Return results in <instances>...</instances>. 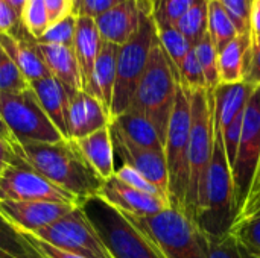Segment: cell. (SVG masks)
<instances>
[{
  "mask_svg": "<svg viewBox=\"0 0 260 258\" xmlns=\"http://www.w3.org/2000/svg\"><path fill=\"white\" fill-rule=\"evenodd\" d=\"M17 155L35 172L56 187L72 195L79 205L96 198L104 179L88 164L75 140L62 138L55 143H18Z\"/></svg>",
  "mask_w": 260,
  "mask_h": 258,
  "instance_id": "6da1fadb",
  "label": "cell"
},
{
  "mask_svg": "<svg viewBox=\"0 0 260 258\" xmlns=\"http://www.w3.org/2000/svg\"><path fill=\"white\" fill-rule=\"evenodd\" d=\"M238 217L235 182L232 167L225 154L222 137L215 131V146L209 173L206 178L203 202L195 224L212 239L229 236Z\"/></svg>",
  "mask_w": 260,
  "mask_h": 258,
  "instance_id": "7a4b0ae2",
  "label": "cell"
},
{
  "mask_svg": "<svg viewBox=\"0 0 260 258\" xmlns=\"http://www.w3.org/2000/svg\"><path fill=\"white\" fill-rule=\"evenodd\" d=\"M187 93L190 99V141L186 213L195 222L201 208L206 178L213 155L215 120L210 90H187Z\"/></svg>",
  "mask_w": 260,
  "mask_h": 258,
  "instance_id": "3957f363",
  "label": "cell"
},
{
  "mask_svg": "<svg viewBox=\"0 0 260 258\" xmlns=\"http://www.w3.org/2000/svg\"><path fill=\"white\" fill-rule=\"evenodd\" d=\"M178 87V70L175 68L160 43H157L152 49L146 70L126 111L139 113L148 117L157 128L160 137L163 138V143L168 131L169 117L175 105Z\"/></svg>",
  "mask_w": 260,
  "mask_h": 258,
  "instance_id": "277c9868",
  "label": "cell"
},
{
  "mask_svg": "<svg viewBox=\"0 0 260 258\" xmlns=\"http://www.w3.org/2000/svg\"><path fill=\"white\" fill-rule=\"evenodd\" d=\"M142 2V20L137 32L123 46H119L116 84L110 109L111 120L123 114L133 100L137 85L146 70L152 49L158 43L155 23L151 14V0Z\"/></svg>",
  "mask_w": 260,
  "mask_h": 258,
  "instance_id": "5b68a950",
  "label": "cell"
},
{
  "mask_svg": "<svg viewBox=\"0 0 260 258\" xmlns=\"http://www.w3.org/2000/svg\"><path fill=\"white\" fill-rule=\"evenodd\" d=\"M113 258H165L158 246L125 214L99 196L81 204Z\"/></svg>",
  "mask_w": 260,
  "mask_h": 258,
  "instance_id": "8992f818",
  "label": "cell"
},
{
  "mask_svg": "<svg viewBox=\"0 0 260 258\" xmlns=\"http://www.w3.org/2000/svg\"><path fill=\"white\" fill-rule=\"evenodd\" d=\"M128 217L158 246L165 258H209L207 236L186 211L171 207L151 217Z\"/></svg>",
  "mask_w": 260,
  "mask_h": 258,
  "instance_id": "52a82bcc",
  "label": "cell"
},
{
  "mask_svg": "<svg viewBox=\"0 0 260 258\" xmlns=\"http://www.w3.org/2000/svg\"><path fill=\"white\" fill-rule=\"evenodd\" d=\"M190 99L186 88L178 87L165 137V158L169 175V199L174 208L186 211L189 182ZM187 214V213H186Z\"/></svg>",
  "mask_w": 260,
  "mask_h": 258,
  "instance_id": "ba28073f",
  "label": "cell"
},
{
  "mask_svg": "<svg viewBox=\"0 0 260 258\" xmlns=\"http://www.w3.org/2000/svg\"><path fill=\"white\" fill-rule=\"evenodd\" d=\"M0 116L18 143H55L61 134L41 108L30 85L21 91H0Z\"/></svg>",
  "mask_w": 260,
  "mask_h": 258,
  "instance_id": "9c48e42d",
  "label": "cell"
},
{
  "mask_svg": "<svg viewBox=\"0 0 260 258\" xmlns=\"http://www.w3.org/2000/svg\"><path fill=\"white\" fill-rule=\"evenodd\" d=\"M32 236L81 257L113 258L81 205H76L66 216Z\"/></svg>",
  "mask_w": 260,
  "mask_h": 258,
  "instance_id": "30bf717a",
  "label": "cell"
},
{
  "mask_svg": "<svg viewBox=\"0 0 260 258\" xmlns=\"http://www.w3.org/2000/svg\"><path fill=\"white\" fill-rule=\"evenodd\" d=\"M260 164V87H256L244 113L238 154L232 166L238 214L250 198Z\"/></svg>",
  "mask_w": 260,
  "mask_h": 258,
  "instance_id": "8fae6325",
  "label": "cell"
},
{
  "mask_svg": "<svg viewBox=\"0 0 260 258\" xmlns=\"http://www.w3.org/2000/svg\"><path fill=\"white\" fill-rule=\"evenodd\" d=\"M0 201H46L79 205L72 195L35 172L20 157L0 172Z\"/></svg>",
  "mask_w": 260,
  "mask_h": 258,
  "instance_id": "7c38bea8",
  "label": "cell"
},
{
  "mask_svg": "<svg viewBox=\"0 0 260 258\" xmlns=\"http://www.w3.org/2000/svg\"><path fill=\"white\" fill-rule=\"evenodd\" d=\"M98 196L117 211L137 219L155 216L172 207L169 198L140 192L114 175L104 181Z\"/></svg>",
  "mask_w": 260,
  "mask_h": 258,
  "instance_id": "4fadbf2b",
  "label": "cell"
},
{
  "mask_svg": "<svg viewBox=\"0 0 260 258\" xmlns=\"http://www.w3.org/2000/svg\"><path fill=\"white\" fill-rule=\"evenodd\" d=\"M75 207L46 201H0V214L18 231L35 234L66 216Z\"/></svg>",
  "mask_w": 260,
  "mask_h": 258,
  "instance_id": "5bb4252c",
  "label": "cell"
},
{
  "mask_svg": "<svg viewBox=\"0 0 260 258\" xmlns=\"http://www.w3.org/2000/svg\"><path fill=\"white\" fill-rule=\"evenodd\" d=\"M110 132L114 146V155H117L122 160V164H126L134 170H137L152 186H155L165 196L169 198V175H168L165 151L142 149L128 143L111 128Z\"/></svg>",
  "mask_w": 260,
  "mask_h": 258,
  "instance_id": "9a60e30c",
  "label": "cell"
},
{
  "mask_svg": "<svg viewBox=\"0 0 260 258\" xmlns=\"http://www.w3.org/2000/svg\"><path fill=\"white\" fill-rule=\"evenodd\" d=\"M110 123L111 116L98 99L84 90L76 91L72 96L67 113L69 140H81L99 129L108 128Z\"/></svg>",
  "mask_w": 260,
  "mask_h": 258,
  "instance_id": "2e32d148",
  "label": "cell"
},
{
  "mask_svg": "<svg viewBox=\"0 0 260 258\" xmlns=\"http://www.w3.org/2000/svg\"><path fill=\"white\" fill-rule=\"evenodd\" d=\"M142 20V2L125 0L105 14L94 18L104 41L123 46L137 32Z\"/></svg>",
  "mask_w": 260,
  "mask_h": 258,
  "instance_id": "e0dca14e",
  "label": "cell"
},
{
  "mask_svg": "<svg viewBox=\"0 0 260 258\" xmlns=\"http://www.w3.org/2000/svg\"><path fill=\"white\" fill-rule=\"evenodd\" d=\"M254 88V85L244 81L235 84L221 82L218 87L210 90L215 131L222 134L238 117L244 114Z\"/></svg>",
  "mask_w": 260,
  "mask_h": 258,
  "instance_id": "ac0fdd59",
  "label": "cell"
},
{
  "mask_svg": "<svg viewBox=\"0 0 260 258\" xmlns=\"http://www.w3.org/2000/svg\"><path fill=\"white\" fill-rule=\"evenodd\" d=\"M34 90L41 108L55 125L62 138L69 140L67 135V113L70 106L72 96L76 91H70L66 85H62L56 78L46 76L43 79L34 81L29 84Z\"/></svg>",
  "mask_w": 260,
  "mask_h": 258,
  "instance_id": "d6986e66",
  "label": "cell"
},
{
  "mask_svg": "<svg viewBox=\"0 0 260 258\" xmlns=\"http://www.w3.org/2000/svg\"><path fill=\"white\" fill-rule=\"evenodd\" d=\"M119 46L104 41L99 56L96 59L91 78L85 85L84 91L98 99L102 106L110 113L113 103V93L116 84V67H117Z\"/></svg>",
  "mask_w": 260,
  "mask_h": 258,
  "instance_id": "ffe728a7",
  "label": "cell"
},
{
  "mask_svg": "<svg viewBox=\"0 0 260 258\" xmlns=\"http://www.w3.org/2000/svg\"><path fill=\"white\" fill-rule=\"evenodd\" d=\"M35 47L53 78H56L70 91L84 90L82 76L73 47L38 43H35Z\"/></svg>",
  "mask_w": 260,
  "mask_h": 258,
  "instance_id": "44dd1931",
  "label": "cell"
},
{
  "mask_svg": "<svg viewBox=\"0 0 260 258\" xmlns=\"http://www.w3.org/2000/svg\"><path fill=\"white\" fill-rule=\"evenodd\" d=\"M102 44L104 40L98 30L94 18L85 15H76V33H75L73 50L79 64L84 88L91 78Z\"/></svg>",
  "mask_w": 260,
  "mask_h": 258,
  "instance_id": "7402d4cb",
  "label": "cell"
},
{
  "mask_svg": "<svg viewBox=\"0 0 260 258\" xmlns=\"http://www.w3.org/2000/svg\"><path fill=\"white\" fill-rule=\"evenodd\" d=\"M110 128L116 131L122 138L128 143L142 148V149H152V151H163V138L160 137L154 123L133 111H125L123 114L114 117L110 123Z\"/></svg>",
  "mask_w": 260,
  "mask_h": 258,
  "instance_id": "603a6c76",
  "label": "cell"
},
{
  "mask_svg": "<svg viewBox=\"0 0 260 258\" xmlns=\"http://www.w3.org/2000/svg\"><path fill=\"white\" fill-rule=\"evenodd\" d=\"M253 41L251 32L239 33L218 53L219 81L224 84L244 82L250 59H251Z\"/></svg>",
  "mask_w": 260,
  "mask_h": 258,
  "instance_id": "cb8c5ba5",
  "label": "cell"
},
{
  "mask_svg": "<svg viewBox=\"0 0 260 258\" xmlns=\"http://www.w3.org/2000/svg\"><path fill=\"white\" fill-rule=\"evenodd\" d=\"M0 46L8 53V56L14 61V64L18 67V70L21 71V75L26 78L29 84L43 79L46 76H50V71L46 67L44 61L41 59L35 47V43L29 44L17 38L14 33L0 32Z\"/></svg>",
  "mask_w": 260,
  "mask_h": 258,
  "instance_id": "d4e9b609",
  "label": "cell"
},
{
  "mask_svg": "<svg viewBox=\"0 0 260 258\" xmlns=\"http://www.w3.org/2000/svg\"><path fill=\"white\" fill-rule=\"evenodd\" d=\"M88 164L105 181L116 172L114 167V146L111 140L110 126L99 129L81 140H75Z\"/></svg>",
  "mask_w": 260,
  "mask_h": 258,
  "instance_id": "484cf974",
  "label": "cell"
},
{
  "mask_svg": "<svg viewBox=\"0 0 260 258\" xmlns=\"http://www.w3.org/2000/svg\"><path fill=\"white\" fill-rule=\"evenodd\" d=\"M0 258H46L29 240L0 214Z\"/></svg>",
  "mask_w": 260,
  "mask_h": 258,
  "instance_id": "4316f807",
  "label": "cell"
},
{
  "mask_svg": "<svg viewBox=\"0 0 260 258\" xmlns=\"http://www.w3.org/2000/svg\"><path fill=\"white\" fill-rule=\"evenodd\" d=\"M229 234L244 251L260 258V207L241 213Z\"/></svg>",
  "mask_w": 260,
  "mask_h": 258,
  "instance_id": "83f0119b",
  "label": "cell"
},
{
  "mask_svg": "<svg viewBox=\"0 0 260 258\" xmlns=\"http://www.w3.org/2000/svg\"><path fill=\"white\" fill-rule=\"evenodd\" d=\"M207 32L218 50V53L239 33L225 9L216 2L209 0V27Z\"/></svg>",
  "mask_w": 260,
  "mask_h": 258,
  "instance_id": "f1b7e54d",
  "label": "cell"
},
{
  "mask_svg": "<svg viewBox=\"0 0 260 258\" xmlns=\"http://www.w3.org/2000/svg\"><path fill=\"white\" fill-rule=\"evenodd\" d=\"M178 30L195 47L206 35L209 27V0H198L175 24Z\"/></svg>",
  "mask_w": 260,
  "mask_h": 258,
  "instance_id": "f546056e",
  "label": "cell"
},
{
  "mask_svg": "<svg viewBox=\"0 0 260 258\" xmlns=\"http://www.w3.org/2000/svg\"><path fill=\"white\" fill-rule=\"evenodd\" d=\"M158 43L178 70L184 58L193 49L192 43L178 30L175 24H155Z\"/></svg>",
  "mask_w": 260,
  "mask_h": 258,
  "instance_id": "4dcf8cb0",
  "label": "cell"
},
{
  "mask_svg": "<svg viewBox=\"0 0 260 258\" xmlns=\"http://www.w3.org/2000/svg\"><path fill=\"white\" fill-rule=\"evenodd\" d=\"M197 59L204 71L207 90H213L221 84L219 81V68H218V50L207 32V35L193 47Z\"/></svg>",
  "mask_w": 260,
  "mask_h": 258,
  "instance_id": "1f68e13d",
  "label": "cell"
},
{
  "mask_svg": "<svg viewBox=\"0 0 260 258\" xmlns=\"http://www.w3.org/2000/svg\"><path fill=\"white\" fill-rule=\"evenodd\" d=\"M20 20L24 29L27 30V33L34 40H38L50 26L44 0H27Z\"/></svg>",
  "mask_w": 260,
  "mask_h": 258,
  "instance_id": "d6a6232c",
  "label": "cell"
},
{
  "mask_svg": "<svg viewBox=\"0 0 260 258\" xmlns=\"http://www.w3.org/2000/svg\"><path fill=\"white\" fill-rule=\"evenodd\" d=\"M198 0H151V14L155 24H177V21Z\"/></svg>",
  "mask_w": 260,
  "mask_h": 258,
  "instance_id": "836d02e7",
  "label": "cell"
},
{
  "mask_svg": "<svg viewBox=\"0 0 260 258\" xmlns=\"http://www.w3.org/2000/svg\"><path fill=\"white\" fill-rule=\"evenodd\" d=\"M76 33V15L70 14L59 20L55 24H50L49 29L38 38L34 40L38 44H55V46H67L73 47Z\"/></svg>",
  "mask_w": 260,
  "mask_h": 258,
  "instance_id": "e575fe53",
  "label": "cell"
},
{
  "mask_svg": "<svg viewBox=\"0 0 260 258\" xmlns=\"http://www.w3.org/2000/svg\"><path fill=\"white\" fill-rule=\"evenodd\" d=\"M178 78H180V85L189 91L207 88L204 71L197 59L193 49L189 52V55L184 58V61L178 67Z\"/></svg>",
  "mask_w": 260,
  "mask_h": 258,
  "instance_id": "d590c367",
  "label": "cell"
},
{
  "mask_svg": "<svg viewBox=\"0 0 260 258\" xmlns=\"http://www.w3.org/2000/svg\"><path fill=\"white\" fill-rule=\"evenodd\" d=\"M27 87L29 82L0 46V91H21Z\"/></svg>",
  "mask_w": 260,
  "mask_h": 258,
  "instance_id": "8d00e7d4",
  "label": "cell"
},
{
  "mask_svg": "<svg viewBox=\"0 0 260 258\" xmlns=\"http://www.w3.org/2000/svg\"><path fill=\"white\" fill-rule=\"evenodd\" d=\"M235 23L238 33L250 32L254 0H216Z\"/></svg>",
  "mask_w": 260,
  "mask_h": 258,
  "instance_id": "74e56055",
  "label": "cell"
},
{
  "mask_svg": "<svg viewBox=\"0 0 260 258\" xmlns=\"http://www.w3.org/2000/svg\"><path fill=\"white\" fill-rule=\"evenodd\" d=\"M207 248L209 258H257L244 251L230 234L222 239L207 237Z\"/></svg>",
  "mask_w": 260,
  "mask_h": 258,
  "instance_id": "f35d334b",
  "label": "cell"
},
{
  "mask_svg": "<svg viewBox=\"0 0 260 258\" xmlns=\"http://www.w3.org/2000/svg\"><path fill=\"white\" fill-rule=\"evenodd\" d=\"M114 176L119 178L122 182L140 190V192H145V193H151V195H158V196H165L155 186H152L143 175H140L137 170H134L133 167L126 166V164H122L119 169H116L114 172ZM168 198V196H166Z\"/></svg>",
  "mask_w": 260,
  "mask_h": 258,
  "instance_id": "ab89813d",
  "label": "cell"
},
{
  "mask_svg": "<svg viewBox=\"0 0 260 258\" xmlns=\"http://www.w3.org/2000/svg\"><path fill=\"white\" fill-rule=\"evenodd\" d=\"M125 0H81L78 15H85L90 18H98L114 6L120 5Z\"/></svg>",
  "mask_w": 260,
  "mask_h": 258,
  "instance_id": "60d3db41",
  "label": "cell"
},
{
  "mask_svg": "<svg viewBox=\"0 0 260 258\" xmlns=\"http://www.w3.org/2000/svg\"><path fill=\"white\" fill-rule=\"evenodd\" d=\"M47 15L50 20V24L58 23L64 17L73 14V2L72 0H44Z\"/></svg>",
  "mask_w": 260,
  "mask_h": 258,
  "instance_id": "b9f144b4",
  "label": "cell"
},
{
  "mask_svg": "<svg viewBox=\"0 0 260 258\" xmlns=\"http://www.w3.org/2000/svg\"><path fill=\"white\" fill-rule=\"evenodd\" d=\"M20 21L18 14L5 0H0V32L12 33Z\"/></svg>",
  "mask_w": 260,
  "mask_h": 258,
  "instance_id": "7bdbcfd3",
  "label": "cell"
},
{
  "mask_svg": "<svg viewBox=\"0 0 260 258\" xmlns=\"http://www.w3.org/2000/svg\"><path fill=\"white\" fill-rule=\"evenodd\" d=\"M29 236V240L34 243V246L44 255L46 258H85L81 257V255H76V254H72V252H67V251H62V249H58L37 237H34L32 234H27Z\"/></svg>",
  "mask_w": 260,
  "mask_h": 258,
  "instance_id": "ee69618b",
  "label": "cell"
},
{
  "mask_svg": "<svg viewBox=\"0 0 260 258\" xmlns=\"http://www.w3.org/2000/svg\"><path fill=\"white\" fill-rule=\"evenodd\" d=\"M245 82L254 87H260V44H253L251 59L245 76Z\"/></svg>",
  "mask_w": 260,
  "mask_h": 258,
  "instance_id": "f6af8a7d",
  "label": "cell"
},
{
  "mask_svg": "<svg viewBox=\"0 0 260 258\" xmlns=\"http://www.w3.org/2000/svg\"><path fill=\"white\" fill-rule=\"evenodd\" d=\"M17 160H18V155H17L14 146L0 137V172L5 167H8L9 164H14Z\"/></svg>",
  "mask_w": 260,
  "mask_h": 258,
  "instance_id": "bcb514c9",
  "label": "cell"
},
{
  "mask_svg": "<svg viewBox=\"0 0 260 258\" xmlns=\"http://www.w3.org/2000/svg\"><path fill=\"white\" fill-rule=\"evenodd\" d=\"M250 32H251L253 44H260V0H254V6H253V12H251Z\"/></svg>",
  "mask_w": 260,
  "mask_h": 258,
  "instance_id": "7dc6e473",
  "label": "cell"
},
{
  "mask_svg": "<svg viewBox=\"0 0 260 258\" xmlns=\"http://www.w3.org/2000/svg\"><path fill=\"white\" fill-rule=\"evenodd\" d=\"M0 137H2L3 140H6L8 143H11L12 146H15V144H17V141H15V138L12 137L11 131H9V129H8V126L5 125V122H3V119H2V116H0Z\"/></svg>",
  "mask_w": 260,
  "mask_h": 258,
  "instance_id": "c3c4849f",
  "label": "cell"
},
{
  "mask_svg": "<svg viewBox=\"0 0 260 258\" xmlns=\"http://www.w3.org/2000/svg\"><path fill=\"white\" fill-rule=\"evenodd\" d=\"M257 207H260V195L250 198V199L245 202V205H244V208L241 210V213H244V211H250V210L257 208ZM241 213H239V214H241ZM239 214H238V216H239Z\"/></svg>",
  "mask_w": 260,
  "mask_h": 258,
  "instance_id": "681fc988",
  "label": "cell"
},
{
  "mask_svg": "<svg viewBox=\"0 0 260 258\" xmlns=\"http://www.w3.org/2000/svg\"><path fill=\"white\" fill-rule=\"evenodd\" d=\"M17 14H18V17H21V12H23V9H24V5H26V2L27 0H5Z\"/></svg>",
  "mask_w": 260,
  "mask_h": 258,
  "instance_id": "f907efd6",
  "label": "cell"
},
{
  "mask_svg": "<svg viewBox=\"0 0 260 258\" xmlns=\"http://www.w3.org/2000/svg\"><path fill=\"white\" fill-rule=\"evenodd\" d=\"M260 195V164H259V169H257V173H256V179H254V184H253V189H251V193H250V198H253V196H257ZM248 198V199H250ZM247 199V201H248Z\"/></svg>",
  "mask_w": 260,
  "mask_h": 258,
  "instance_id": "816d5d0a",
  "label": "cell"
},
{
  "mask_svg": "<svg viewBox=\"0 0 260 258\" xmlns=\"http://www.w3.org/2000/svg\"><path fill=\"white\" fill-rule=\"evenodd\" d=\"M73 2V14L75 15H78V9H79V3H81V0H72Z\"/></svg>",
  "mask_w": 260,
  "mask_h": 258,
  "instance_id": "f5cc1de1",
  "label": "cell"
}]
</instances>
